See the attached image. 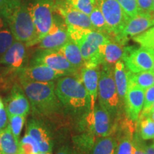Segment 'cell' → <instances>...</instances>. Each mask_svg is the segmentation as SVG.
I'll list each match as a JSON object with an SVG mask.
<instances>
[{"mask_svg": "<svg viewBox=\"0 0 154 154\" xmlns=\"http://www.w3.org/2000/svg\"><path fill=\"white\" fill-rule=\"evenodd\" d=\"M151 72H152V73H153V74H154V61H153V68H152V69H151Z\"/></svg>", "mask_w": 154, "mask_h": 154, "instance_id": "47", "label": "cell"}, {"mask_svg": "<svg viewBox=\"0 0 154 154\" xmlns=\"http://www.w3.org/2000/svg\"><path fill=\"white\" fill-rule=\"evenodd\" d=\"M153 145H154V143H153Z\"/></svg>", "mask_w": 154, "mask_h": 154, "instance_id": "51", "label": "cell"}, {"mask_svg": "<svg viewBox=\"0 0 154 154\" xmlns=\"http://www.w3.org/2000/svg\"><path fill=\"white\" fill-rule=\"evenodd\" d=\"M39 153V149L36 140L26 132L19 141V154H38Z\"/></svg>", "mask_w": 154, "mask_h": 154, "instance_id": "29", "label": "cell"}, {"mask_svg": "<svg viewBox=\"0 0 154 154\" xmlns=\"http://www.w3.org/2000/svg\"><path fill=\"white\" fill-rule=\"evenodd\" d=\"M140 47L154 49V26L133 38Z\"/></svg>", "mask_w": 154, "mask_h": 154, "instance_id": "31", "label": "cell"}, {"mask_svg": "<svg viewBox=\"0 0 154 154\" xmlns=\"http://www.w3.org/2000/svg\"><path fill=\"white\" fill-rule=\"evenodd\" d=\"M56 154H81L76 150L67 146H63L58 150Z\"/></svg>", "mask_w": 154, "mask_h": 154, "instance_id": "39", "label": "cell"}, {"mask_svg": "<svg viewBox=\"0 0 154 154\" xmlns=\"http://www.w3.org/2000/svg\"><path fill=\"white\" fill-rule=\"evenodd\" d=\"M26 132L37 142L40 153H51L54 147L53 138L49 128L42 121L32 119L26 124Z\"/></svg>", "mask_w": 154, "mask_h": 154, "instance_id": "16", "label": "cell"}, {"mask_svg": "<svg viewBox=\"0 0 154 154\" xmlns=\"http://www.w3.org/2000/svg\"><path fill=\"white\" fill-rule=\"evenodd\" d=\"M153 25V11L149 13H138L136 16L128 19L119 34L111 40L124 45L131 38L142 34Z\"/></svg>", "mask_w": 154, "mask_h": 154, "instance_id": "10", "label": "cell"}, {"mask_svg": "<svg viewBox=\"0 0 154 154\" xmlns=\"http://www.w3.org/2000/svg\"><path fill=\"white\" fill-rule=\"evenodd\" d=\"M5 109L8 116L19 115L26 116L30 111L31 105L22 86L14 84L11 93L5 101Z\"/></svg>", "mask_w": 154, "mask_h": 154, "instance_id": "15", "label": "cell"}, {"mask_svg": "<svg viewBox=\"0 0 154 154\" xmlns=\"http://www.w3.org/2000/svg\"><path fill=\"white\" fill-rule=\"evenodd\" d=\"M55 13L63 19L67 26L94 30L89 16L74 8L64 0H55Z\"/></svg>", "mask_w": 154, "mask_h": 154, "instance_id": "13", "label": "cell"}, {"mask_svg": "<svg viewBox=\"0 0 154 154\" xmlns=\"http://www.w3.org/2000/svg\"><path fill=\"white\" fill-rule=\"evenodd\" d=\"M149 116L150 117V118H151V119H152V120L154 121V110H153V111H151V112L149 113Z\"/></svg>", "mask_w": 154, "mask_h": 154, "instance_id": "43", "label": "cell"}, {"mask_svg": "<svg viewBox=\"0 0 154 154\" xmlns=\"http://www.w3.org/2000/svg\"><path fill=\"white\" fill-rule=\"evenodd\" d=\"M0 154H1V153H0Z\"/></svg>", "mask_w": 154, "mask_h": 154, "instance_id": "53", "label": "cell"}, {"mask_svg": "<svg viewBox=\"0 0 154 154\" xmlns=\"http://www.w3.org/2000/svg\"><path fill=\"white\" fill-rule=\"evenodd\" d=\"M56 94L69 113L83 116L90 111V98L81 76L66 75L57 80Z\"/></svg>", "mask_w": 154, "mask_h": 154, "instance_id": "1", "label": "cell"}, {"mask_svg": "<svg viewBox=\"0 0 154 154\" xmlns=\"http://www.w3.org/2000/svg\"><path fill=\"white\" fill-rule=\"evenodd\" d=\"M81 79L90 98V111L94 110L98 98L100 71L98 68L84 66L80 71Z\"/></svg>", "mask_w": 154, "mask_h": 154, "instance_id": "19", "label": "cell"}, {"mask_svg": "<svg viewBox=\"0 0 154 154\" xmlns=\"http://www.w3.org/2000/svg\"><path fill=\"white\" fill-rule=\"evenodd\" d=\"M89 18L94 30L101 32V33L107 35L109 37L110 36L111 31L108 26L104 17L101 13L100 9L97 7V5H96L91 14L89 15Z\"/></svg>", "mask_w": 154, "mask_h": 154, "instance_id": "27", "label": "cell"}, {"mask_svg": "<svg viewBox=\"0 0 154 154\" xmlns=\"http://www.w3.org/2000/svg\"><path fill=\"white\" fill-rule=\"evenodd\" d=\"M13 0H0V9L4 8V7L8 5Z\"/></svg>", "mask_w": 154, "mask_h": 154, "instance_id": "42", "label": "cell"}, {"mask_svg": "<svg viewBox=\"0 0 154 154\" xmlns=\"http://www.w3.org/2000/svg\"><path fill=\"white\" fill-rule=\"evenodd\" d=\"M123 133L119 135L115 154H134V149L133 143L134 127L131 124L123 125Z\"/></svg>", "mask_w": 154, "mask_h": 154, "instance_id": "22", "label": "cell"}, {"mask_svg": "<svg viewBox=\"0 0 154 154\" xmlns=\"http://www.w3.org/2000/svg\"><path fill=\"white\" fill-rule=\"evenodd\" d=\"M128 70L126 69L123 61L119 60L115 63V66L113 67V77L117 91L122 104H124L125 96L128 88Z\"/></svg>", "mask_w": 154, "mask_h": 154, "instance_id": "21", "label": "cell"}, {"mask_svg": "<svg viewBox=\"0 0 154 154\" xmlns=\"http://www.w3.org/2000/svg\"><path fill=\"white\" fill-rule=\"evenodd\" d=\"M74 8L89 16L96 7V0H64Z\"/></svg>", "mask_w": 154, "mask_h": 154, "instance_id": "32", "label": "cell"}, {"mask_svg": "<svg viewBox=\"0 0 154 154\" xmlns=\"http://www.w3.org/2000/svg\"><path fill=\"white\" fill-rule=\"evenodd\" d=\"M7 26V23L6 22V19L4 17V15L0 9V30L3 29L5 28V26Z\"/></svg>", "mask_w": 154, "mask_h": 154, "instance_id": "40", "label": "cell"}, {"mask_svg": "<svg viewBox=\"0 0 154 154\" xmlns=\"http://www.w3.org/2000/svg\"><path fill=\"white\" fill-rule=\"evenodd\" d=\"M98 87L99 104L106 109L113 119L118 116L122 104L113 77V68L110 65H101Z\"/></svg>", "mask_w": 154, "mask_h": 154, "instance_id": "4", "label": "cell"}, {"mask_svg": "<svg viewBox=\"0 0 154 154\" xmlns=\"http://www.w3.org/2000/svg\"><path fill=\"white\" fill-rule=\"evenodd\" d=\"M31 64L46 65L54 70L63 72L69 75L81 76L79 70L74 68L59 50L39 49L34 54Z\"/></svg>", "mask_w": 154, "mask_h": 154, "instance_id": "11", "label": "cell"}, {"mask_svg": "<svg viewBox=\"0 0 154 154\" xmlns=\"http://www.w3.org/2000/svg\"><path fill=\"white\" fill-rule=\"evenodd\" d=\"M154 103V85L149 87L145 91L144 103L143 110L140 113L139 119L147 117L149 115V111Z\"/></svg>", "mask_w": 154, "mask_h": 154, "instance_id": "35", "label": "cell"}, {"mask_svg": "<svg viewBox=\"0 0 154 154\" xmlns=\"http://www.w3.org/2000/svg\"><path fill=\"white\" fill-rule=\"evenodd\" d=\"M69 40L66 23L54 15V19L48 34L37 44L40 50H59Z\"/></svg>", "mask_w": 154, "mask_h": 154, "instance_id": "12", "label": "cell"}, {"mask_svg": "<svg viewBox=\"0 0 154 154\" xmlns=\"http://www.w3.org/2000/svg\"><path fill=\"white\" fill-rule=\"evenodd\" d=\"M26 121V116H24L15 115L9 117V125L11 132L14 135L17 139H19L21 132Z\"/></svg>", "mask_w": 154, "mask_h": 154, "instance_id": "34", "label": "cell"}, {"mask_svg": "<svg viewBox=\"0 0 154 154\" xmlns=\"http://www.w3.org/2000/svg\"><path fill=\"white\" fill-rule=\"evenodd\" d=\"M153 18H154V11H153Z\"/></svg>", "mask_w": 154, "mask_h": 154, "instance_id": "49", "label": "cell"}, {"mask_svg": "<svg viewBox=\"0 0 154 154\" xmlns=\"http://www.w3.org/2000/svg\"><path fill=\"white\" fill-rule=\"evenodd\" d=\"M139 126L137 133L140 138L143 140L154 139V121L149 116L139 119Z\"/></svg>", "mask_w": 154, "mask_h": 154, "instance_id": "28", "label": "cell"}, {"mask_svg": "<svg viewBox=\"0 0 154 154\" xmlns=\"http://www.w3.org/2000/svg\"><path fill=\"white\" fill-rule=\"evenodd\" d=\"M2 106H4V103L2 101V100L1 98H0V108H1Z\"/></svg>", "mask_w": 154, "mask_h": 154, "instance_id": "45", "label": "cell"}, {"mask_svg": "<svg viewBox=\"0 0 154 154\" xmlns=\"http://www.w3.org/2000/svg\"><path fill=\"white\" fill-rule=\"evenodd\" d=\"M153 110H154V103H153V104L152 105V106L151 107V109H150V110L149 111V113L151 112V111H153ZM148 116H149V115H148Z\"/></svg>", "mask_w": 154, "mask_h": 154, "instance_id": "44", "label": "cell"}, {"mask_svg": "<svg viewBox=\"0 0 154 154\" xmlns=\"http://www.w3.org/2000/svg\"><path fill=\"white\" fill-rule=\"evenodd\" d=\"M128 86L136 87L146 91L147 88L154 85V74L151 71L133 73L128 72Z\"/></svg>", "mask_w": 154, "mask_h": 154, "instance_id": "25", "label": "cell"}, {"mask_svg": "<svg viewBox=\"0 0 154 154\" xmlns=\"http://www.w3.org/2000/svg\"><path fill=\"white\" fill-rule=\"evenodd\" d=\"M122 60L126 69L133 73L149 72L153 68L154 49L140 47H126Z\"/></svg>", "mask_w": 154, "mask_h": 154, "instance_id": "8", "label": "cell"}, {"mask_svg": "<svg viewBox=\"0 0 154 154\" xmlns=\"http://www.w3.org/2000/svg\"><path fill=\"white\" fill-rule=\"evenodd\" d=\"M145 151L146 154H154V145L145 146Z\"/></svg>", "mask_w": 154, "mask_h": 154, "instance_id": "41", "label": "cell"}, {"mask_svg": "<svg viewBox=\"0 0 154 154\" xmlns=\"http://www.w3.org/2000/svg\"><path fill=\"white\" fill-rule=\"evenodd\" d=\"M82 121L88 132L97 137L111 136L113 131V118L99 104H96L93 111L83 116Z\"/></svg>", "mask_w": 154, "mask_h": 154, "instance_id": "7", "label": "cell"}, {"mask_svg": "<svg viewBox=\"0 0 154 154\" xmlns=\"http://www.w3.org/2000/svg\"><path fill=\"white\" fill-rule=\"evenodd\" d=\"M19 82L34 113L47 117L61 110V103L56 94L54 82H34L23 79Z\"/></svg>", "mask_w": 154, "mask_h": 154, "instance_id": "3", "label": "cell"}, {"mask_svg": "<svg viewBox=\"0 0 154 154\" xmlns=\"http://www.w3.org/2000/svg\"><path fill=\"white\" fill-rule=\"evenodd\" d=\"M152 11H154V0H153V6H152Z\"/></svg>", "mask_w": 154, "mask_h": 154, "instance_id": "46", "label": "cell"}, {"mask_svg": "<svg viewBox=\"0 0 154 154\" xmlns=\"http://www.w3.org/2000/svg\"><path fill=\"white\" fill-rule=\"evenodd\" d=\"M144 96V90L128 86L124 104L126 118L133 122H136L139 119L143 107Z\"/></svg>", "mask_w": 154, "mask_h": 154, "instance_id": "17", "label": "cell"}, {"mask_svg": "<svg viewBox=\"0 0 154 154\" xmlns=\"http://www.w3.org/2000/svg\"><path fill=\"white\" fill-rule=\"evenodd\" d=\"M124 45L110 39L100 47L99 52L101 56V65L114 64L122 59L124 53Z\"/></svg>", "mask_w": 154, "mask_h": 154, "instance_id": "20", "label": "cell"}, {"mask_svg": "<svg viewBox=\"0 0 154 154\" xmlns=\"http://www.w3.org/2000/svg\"><path fill=\"white\" fill-rule=\"evenodd\" d=\"M110 38L96 30L87 29L82 37L76 42L79 47L85 65L88 68H98L101 65L100 47L107 43Z\"/></svg>", "mask_w": 154, "mask_h": 154, "instance_id": "5", "label": "cell"}, {"mask_svg": "<svg viewBox=\"0 0 154 154\" xmlns=\"http://www.w3.org/2000/svg\"><path fill=\"white\" fill-rule=\"evenodd\" d=\"M59 51L62 54L69 62L78 70H81L85 65L79 47L76 42L72 40H69L59 49Z\"/></svg>", "mask_w": 154, "mask_h": 154, "instance_id": "23", "label": "cell"}, {"mask_svg": "<svg viewBox=\"0 0 154 154\" xmlns=\"http://www.w3.org/2000/svg\"><path fill=\"white\" fill-rule=\"evenodd\" d=\"M111 31L110 39L119 34L129 19L116 0H96Z\"/></svg>", "mask_w": 154, "mask_h": 154, "instance_id": "9", "label": "cell"}, {"mask_svg": "<svg viewBox=\"0 0 154 154\" xmlns=\"http://www.w3.org/2000/svg\"><path fill=\"white\" fill-rule=\"evenodd\" d=\"M19 140L11 132L9 125L0 132V153L19 154Z\"/></svg>", "mask_w": 154, "mask_h": 154, "instance_id": "24", "label": "cell"}, {"mask_svg": "<svg viewBox=\"0 0 154 154\" xmlns=\"http://www.w3.org/2000/svg\"><path fill=\"white\" fill-rule=\"evenodd\" d=\"M129 18L138 13L137 0H116Z\"/></svg>", "mask_w": 154, "mask_h": 154, "instance_id": "36", "label": "cell"}, {"mask_svg": "<svg viewBox=\"0 0 154 154\" xmlns=\"http://www.w3.org/2000/svg\"><path fill=\"white\" fill-rule=\"evenodd\" d=\"M66 73L54 70L43 64H30L19 71L18 79L34 82H51L66 76Z\"/></svg>", "mask_w": 154, "mask_h": 154, "instance_id": "14", "label": "cell"}, {"mask_svg": "<svg viewBox=\"0 0 154 154\" xmlns=\"http://www.w3.org/2000/svg\"><path fill=\"white\" fill-rule=\"evenodd\" d=\"M14 41L15 38L10 29L5 28L0 30V59Z\"/></svg>", "mask_w": 154, "mask_h": 154, "instance_id": "33", "label": "cell"}, {"mask_svg": "<svg viewBox=\"0 0 154 154\" xmlns=\"http://www.w3.org/2000/svg\"><path fill=\"white\" fill-rule=\"evenodd\" d=\"M138 13H149L152 11L153 0H137Z\"/></svg>", "mask_w": 154, "mask_h": 154, "instance_id": "37", "label": "cell"}, {"mask_svg": "<svg viewBox=\"0 0 154 154\" xmlns=\"http://www.w3.org/2000/svg\"><path fill=\"white\" fill-rule=\"evenodd\" d=\"M26 45L24 42L15 40L1 59L0 64L19 71L24 68L26 58Z\"/></svg>", "mask_w": 154, "mask_h": 154, "instance_id": "18", "label": "cell"}, {"mask_svg": "<svg viewBox=\"0 0 154 154\" xmlns=\"http://www.w3.org/2000/svg\"><path fill=\"white\" fill-rule=\"evenodd\" d=\"M38 154H51V153H39Z\"/></svg>", "mask_w": 154, "mask_h": 154, "instance_id": "48", "label": "cell"}, {"mask_svg": "<svg viewBox=\"0 0 154 154\" xmlns=\"http://www.w3.org/2000/svg\"><path fill=\"white\" fill-rule=\"evenodd\" d=\"M0 9L15 40L24 42L27 47L35 45L36 29L28 6L21 0H13Z\"/></svg>", "mask_w": 154, "mask_h": 154, "instance_id": "2", "label": "cell"}, {"mask_svg": "<svg viewBox=\"0 0 154 154\" xmlns=\"http://www.w3.org/2000/svg\"><path fill=\"white\" fill-rule=\"evenodd\" d=\"M9 125V116L5 105L0 108V132L7 128Z\"/></svg>", "mask_w": 154, "mask_h": 154, "instance_id": "38", "label": "cell"}, {"mask_svg": "<svg viewBox=\"0 0 154 154\" xmlns=\"http://www.w3.org/2000/svg\"><path fill=\"white\" fill-rule=\"evenodd\" d=\"M116 146V138L111 136L99 137L95 140L90 154H115Z\"/></svg>", "mask_w": 154, "mask_h": 154, "instance_id": "26", "label": "cell"}, {"mask_svg": "<svg viewBox=\"0 0 154 154\" xmlns=\"http://www.w3.org/2000/svg\"><path fill=\"white\" fill-rule=\"evenodd\" d=\"M29 10L36 29V44L49 32L55 15V0H32Z\"/></svg>", "mask_w": 154, "mask_h": 154, "instance_id": "6", "label": "cell"}, {"mask_svg": "<svg viewBox=\"0 0 154 154\" xmlns=\"http://www.w3.org/2000/svg\"><path fill=\"white\" fill-rule=\"evenodd\" d=\"M94 137L95 136L94 134L88 133V134H83L82 136H78L75 138L74 140L79 149L84 153L87 154L90 153L95 143Z\"/></svg>", "mask_w": 154, "mask_h": 154, "instance_id": "30", "label": "cell"}, {"mask_svg": "<svg viewBox=\"0 0 154 154\" xmlns=\"http://www.w3.org/2000/svg\"><path fill=\"white\" fill-rule=\"evenodd\" d=\"M145 154H146V153H145Z\"/></svg>", "mask_w": 154, "mask_h": 154, "instance_id": "52", "label": "cell"}, {"mask_svg": "<svg viewBox=\"0 0 154 154\" xmlns=\"http://www.w3.org/2000/svg\"><path fill=\"white\" fill-rule=\"evenodd\" d=\"M2 67H1V66H0V70H1V69H2Z\"/></svg>", "mask_w": 154, "mask_h": 154, "instance_id": "50", "label": "cell"}]
</instances>
